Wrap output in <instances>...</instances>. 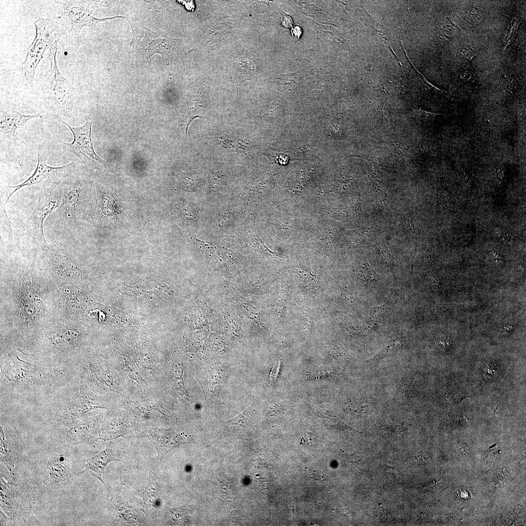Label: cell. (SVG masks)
Listing matches in <instances>:
<instances>
[{
  "instance_id": "obj_18",
  "label": "cell",
  "mask_w": 526,
  "mask_h": 526,
  "mask_svg": "<svg viewBox=\"0 0 526 526\" xmlns=\"http://www.w3.org/2000/svg\"><path fill=\"white\" fill-rule=\"evenodd\" d=\"M161 490L156 477L152 472H150L149 481L142 497L144 503L143 511L148 518L151 519L153 522L156 521Z\"/></svg>"
},
{
  "instance_id": "obj_17",
  "label": "cell",
  "mask_w": 526,
  "mask_h": 526,
  "mask_svg": "<svg viewBox=\"0 0 526 526\" xmlns=\"http://www.w3.org/2000/svg\"><path fill=\"white\" fill-rule=\"evenodd\" d=\"M118 454L108 444L106 448L98 454L83 461L84 463L85 470L90 474L97 478L107 488L104 484L102 476L108 464L114 461H119Z\"/></svg>"
},
{
  "instance_id": "obj_12",
  "label": "cell",
  "mask_w": 526,
  "mask_h": 526,
  "mask_svg": "<svg viewBox=\"0 0 526 526\" xmlns=\"http://www.w3.org/2000/svg\"><path fill=\"white\" fill-rule=\"evenodd\" d=\"M44 251L49 268L55 274L71 279L81 277V269L62 248L53 244Z\"/></svg>"
},
{
  "instance_id": "obj_6",
  "label": "cell",
  "mask_w": 526,
  "mask_h": 526,
  "mask_svg": "<svg viewBox=\"0 0 526 526\" xmlns=\"http://www.w3.org/2000/svg\"><path fill=\"white\" fill-rule=\"evenodd\" d=\"M35 38L30 45L25 61L21 65L22 74L28 86L33 87L37 67L47 49L58 42L62 32L52 20L39 18L34 22Z\"/></svg>"
},
{
  "instance_id": "obj_7",
  "label": "cell",
  "mask_w": 526,
  "mask_h": 526,
  "mask_svg": "<svg viewBox=\"0 0 526 526\" xmlns=\"http://www.w3.org/2000/svg\"><path fill=\"white\" fill-rule=\"evenodd\" d=\"M61 199L57 185L41 188L34 210L25 221L24 235L31 237L43 250L48 246L43 232L45 218L60 206Z\"/></svg>"
},
{
  "instance_id": "obj_8",
  "label": "cell",
  "mask_w": 526,
  "mask_h": 526,
  "mask_svg": "<svg viewBox=\"0 0 526 526\" xmlns=\"http://www.w3.org/2000/svg\"><path fill=\"white\" fill-rule=\"evenodd\" d=\"M0 413V461L7 469L12 480L16 482L17 470L22 458L21 437L11 415L7 413Z\"/></svg>"
},
{
  "instance_id": "obj_1",
  "label": "cell",
  "mask_w": 526,
  "mask_h": 526,
  "mask_svg": "<svg viewBox=\"0 0 526 526\" xmlns=\"http://www.w3.org/2000/svg\"><path fill=\"white\" fill-rule=\"evenodd\" d=\"M81 381L76 365L53 366L34 357L30 361L17 354L1 355L0 412H27L62 387Z\"/></svg>"
},
{
  "instance_id": "obj_13",
  "label": "cell",
  "mask_w": 526,
  "mask_h": 526,
  "mask_svg": "<svg viewBox=\"0 0 526 526\" xmlns=\"http://www.w3.org/2000/svg\"><path fill=\"white\" fill-rule=\"evenodd\" d=\"M55 2L63 7L65 15L70 20V31L79 32L85 26L94 28L99 22L114 18H95L93 16L91 10L85 9L78 1L56 0Z\"/></svg>"
},
{
  "instance_id": "obj_27",
  "label": "cell",
  "mask_w": 526,
  "mask_h": 526,
  "mask_svg": "<svg viewBox=\"0 0 526 526\" xmlns=\"http://www.w3.org/2000/svg\"><path fill=\"white\" fill-rule=\"evenodd\" d=\"M386 470L388 472H391V473H396L397 472V470L395 469H393V468H387Z\"/></svg>"
},
{
  "instance_id": "obj_11",
  "label": "cell",
  "mask_w": 526,
  "mask_h": 526,
  "mask_svg": "<svg viewBox=\"0 0 526 526\" xmlns=\"http://www.w3.org/2000/svg\"><path fill=\"white\" fill-rule=\"evenodd\" d=\"M55 119L65 124L73 134L74 140L70 143L59 140L67 150L74 154L85 164L98 168L104 165L105 162L95 153L91 138L92 121L87 119L85 123L80 127H72L63 120L59 116Z\"/></svg>"
},
{
  "instance_id": "obj_5",
  "label": "cell",
  "mask_w": 526,
  "mask_h": 526,
  "mask_svg": "<svg viewBox=\"0 0 526 526\" xmlns=\"http://www.w3.org/2000/svg\"><path fill=\"white\" fill-rule=\"evenodd\" d=\"M100 418V416L89 418L84 416L43 427L57 443L65 446H76L95 440L94 437L98 436L101 426H99Z\"/></svg>"
},
{
  "instance_id": "obj_9",
  "label": "cell",
  "mask_w": 526,
  "mask_h": 526,
  "mask_svg": "<svg viewBox=\"0 0 526 526\" xmlns=\"http://www.w3.org/2000/svg\"><path fill=\"white\" fill-rule=\"evenodd\" d=\"M57 43H55L49 49L51 67L49 98L56 111V116L68 117L73 109L72 93L70 85L60 72L57 65Z\"/></svg>"
},
{
  "instance_id": "obj_3",
  "label": "cell",
  "mask_w": 526,
  "mask_h": 526,
  "mask_svg": "<svg viewBox=\"0 0 526 526\" xmlns=\"http://www.w3.org/2000/svg\"><path fill=\"white\" fill-rule=\"evenodd\" d=\"M56 185L61 199L59 207L62 218L71 224L83 220L88 212V188L76 164Z\"/></svg>"
},
{
  "instance_id": "obj_23",
  "label": "cell",
  "mask_w": 526,
  "mask_h": 526,
  "mask_svg": "<svg viewBox=\"0 0 526 526\" xmlns=\"http://www.w3.org/2000/svg\"><path fill=\"white\" fill-rule=\"evenodd\" d=\"M342 456L344 459L347 462H350L351 463H355L360 460V457L355 454H348L342 452Z\"/></svg>"
},
{
  "instance_id": "obj_16",
  "label": "cell",
  "mask_w": 526,
  "mask_h": 526,
  "mask_svg": "<svg viewBox=\"0 0 526 526\" xmlns=\"http://www.w3.org/2000/svg\"><path fill=\"white\" fill-rule=\"evenodd\" d=\"M5 203L0 198V225L1 246L16 247L19 246L20 237L24 235L22 227L16 226L9 219L5 210Z\"/></svg>"
},
{
  "instance_id": "obj_26",
  "label": "cell",
  "mask_w": 526,
  "mask_h": 526,
  "mask_svg": "<svg viewBox=\"0 0 526 526\" xmlns=\"http://www.w3.org/2000/svg\"><path fill=\"white\" fill-rule=\"evenodd\" d=\"M416 458L420 461L425 462L428 460L427 455L423 451H420L416 455Z\"/></svg>"
},
{
  "instance_id": "obj_20",
  "label": "cell",
  "mask_w": 526,
  "mask_h": 526,
  "mask_svg": "<svg viewBox=\"0 0 526 526\" xmlns=\"http://www.w3.org/2000/svg\"><path fill=\"white\" fill-rule=\"evenodd\" d=\"M280 365V362H279L277 363L276 364H275V365L273 366V368H272V370H271V371L270 372L269 379H270V384H271V385H273L274 383V382H275L276 380V378L277 377V376H278V373H279V372Z\"/></svg>"
},
{
  "instance_id": "obj_14",
  "label": "cell",
  "mask_w": 526,
  "mask_h": 526,
  "mask_svg": "<svg viewBox=\"0 0 526 526\" xmlns=\"http://www.w3.org/2000/svg\"><path fill=\"white\" fill-rule=\"evenodd\" d=\"M71 470L69 459L63 454L52 456L43 472L42 482L49 486L68 481L72 477Z\"/></svg>"
},
{
  "instance_id": "obj_24",
  "label": "cell",
  "mask_w": 526,
  "mask_h": 526,
  "mask_svg": "<svg viewBox=\"0 0 526 526\" xmlns=\"http://www.w3.org/2000/svg\"><path fill=\"white\" fill-rule=\"evenodd\" d=\"M291 32L292 39L295 40H298L302 34L301 28L299 26L292 28Z\"/></svg>"
},
{
  "instance_id": "obj_10",
  "label": "cell",
  "mask_w": 526,
  "mask_h": 526,
  "mask_svg": "<svg viewBox=\"0 0 526 526\" xmlns=\"http://www.w3.org/2000/svg\"><path fill=\"white\" fill-rule=\"evenodd\" d=\"M37 153L38 162L33 173L19 185L5 187L2 196L6 197L5 204L14 193L23 187L36 186L41 188L58 184L71 172L76 164L72 162L61 167H52L43 160L38 149Z\"/></svg>"
},
{
  "instance_id": "obj_25",
  "label": "cell",
  "mask_w": 526,
  "mask_h": 526,
  "mask_svg": "<svg viewBox=\"0 0 526 526\" xmlns=\"http://www.w3.org/2000/svg\"><path fill=\"white\" fill-rule=\"evenodd\" d=\"M310 477L318 481H323L327 479V476L320 472H315L310 475Z\"/></svg>"
},
{
  "instance_id": "obj_4",
  "label": "cell",
  "mask_w": 526,
  "mask_h": 526,
  "mask_svg": "<svg viewBox=\"0 0 526 526\" xmlns=\"http://www.w3.org/2000/svg\"><path fill=\"white\" fill-rule=\"evenodd\" d=\"M0 503L2 518L14 526L25 525L32 510L31 498L20 483L0 475Z\"/></svg>"
},
{
  "instance_id": "obj_21",
  "label": "cell",
  "mask_w": 526,
  "mask_h": 526,
  "mask_svg": "<svg viewBox=\"0 0 526 526\" xmlns=\"http://www.w3.org/2000/svg\"><path fill=\"white\" fill-rule=\"evenodd\" d=\"M497 370L495 369L494 366H488L484 369V375L486 378L489 379L493 378L496 377L497 375Z\"/></svg>"
},
{
  "instance_id": "obj_2",
  "label": "cell",
  "mask_w": 526,
  "mask_h": 526,
  "mask_svg": "<svg viewBox=\"0 0 526 526\" xmlns=\"http://www.w3.org/2000/svg\"><path fill=\"white\" fill-rule=\"evenodd\" d=\"M104 397L95 394L82 381L68 384L27 411L42 417V426L85 416L89 411L108 409Z\"/></svg>"
},
{
  "instance_id": "obj_19",
  "label": "cell",
  "mask_w": 526,
  "mask_h": 526,
  "mask_svg": "<svg viewBox=\"0 0 526 526\" xmlns=\"http://www.w3.org/2000/svg\"><path fill=\"white\" fill-rule=\"evenodd\" d=\"M520 23L519 20L516 18L512 19L510 22L506 38L505 49L511 44L516 38Z\"/></svg>"
},
{
  "instance_id": "obj_22",
  "label": "cell",
  "mask_w": 526,
  "mask_h": 526,
  "mask_svg": "<svg viewBox=\"0 0 526 526\" xmlns=\"http://www.w3.org/2000/svg\"><path fill=\"white\" fill-rule=\"evenodd\" d=\"M281 22L282 26L285 28H290L293 26L291 17L286 14L282 15Z\"/></svg>"
},
{
  "instance_id": "obj_15",
  "label": "cell",
  "mask_w": 526,
  "mask_h": 526,
  "mask_svg": "<svg viewBox=\"0 0 526 526\" xmlns=\"http://www.w3.org/2000/svg\"><path fill=\"white\" fill-rule=\"evenodd\" d=\"M40 117H41V114L40 113L25 115L20 113L15 108L10 109L1 113L0 132L12 136L16 139L26 145L24 142L19 139L16 135V132L25 126L29 120Z\"/></svg>"
}]
</instances>
